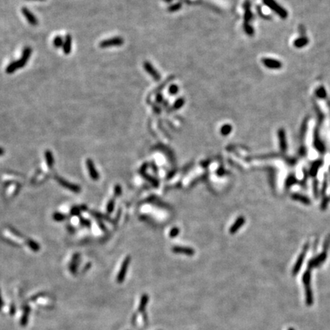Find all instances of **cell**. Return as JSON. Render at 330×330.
Listing matches in <instances>:
<instances>
[{"label":"cell","mask_w":330,"mask_h":330,"mask_svg":"<svg viewBox=\"0 0 330 330\" xmlns=\"http://www.w3.org/2000/svg\"><path fill=\"white\" fill-rule=\"evenodd\" d=\"M31 52H32V50L29 47H26V48H24L21 58L19 60H17V61H14V62H11L6 67L5 71H6L7 74H11L15 72V71H16L17 70H18V69L22 68L27 64V62H28V59L31 57Z\"/></svg>","instance_id":"cell-1"},{"label":"cell","mask_w":330,"mask_h":330,"mask_svg":"<svg viewBox=\"0 0 330 330\" xmlns=\"http://www.w3.org/2000/svg\"><path fill=\"white\" fill-rule=\"evenodd\" d=\"M263 2L267 6L269 7L274 12H276L283 19H285L288 16V13L287 11H286V9L283 8V7H281L278 2H275L274 0H263Z\"/></svg>","instance_id":"cell-2"},{"label":"cell","mask_w":330,"mask_h":330,"mask_svg":"<svg viewBox=\"0 0 330 330\" xmlns=\"http://www.w3.org/2000/svg\"><path fill=\"white\" fill-rule=\"evenodd\" d=\"M130 262H131V257L127 256L125 258V260L123 261L122 264L121 268H120L119 271V274H118V276H117L118 283L121 284V283H122L123 281L125 280L126 273H127L128 268H129V265H130Z\"/></svg>","instance_id":"cell-3"},{"label":"cell","mask_w":330,"mask_h":330,"mask_svg":"<svg viewBox=\"0 0 330 330\" xmlns=\"http://www.w3.org/2000/svg\"><path fill=\"white\" fill-rule=\"evenodd\" d=\"M124 43V40L120 37H115L113 38H109L106 40H103L100 43V47L101 48H109L113 46H121Z\"/></svg>","instance_id":"cell-4"},{"label":"cell","mask_w":330,"mask_h":330,"mask_svg":"<svg viewBox=\"0 0 330 330\" xmlns=\"http://www.w3.org/2000/svg\"><path fill=\"white\" fill-rule=\"evenodd\" d=\"M54 177H55L56 180H57V181L59 183V184L61 185L63 187L66 188V189H68V190H70V191L74 192V193H80V192L81 191L80 186H79L78 185H76V184H74V183H70V182L67 181L66 180L63 179L62 177H61V176H57V175H56Z\"/></svg>","instance_id":"cell-5"},{"label":"cell","mask_w":330,"mask_h":330,"mask_svg":"<svg viewBox=\"0 0 330 330\" xmlns=\"http://www.w3.org/2000/svg\"><path fill=\"white\" fill-rule=\"evenodd\" d=\"M262 63L266 67L273 70H279L282 67V63L278 60L273 58H264L262 59Z\"/></svg>","instance_id":"cell-6"},{"label":"cell","mask_w":330,"mask_h":330,"mask_svg":"<svg viewBox=\"0 0 330 330\" xmlns=\"http://www.w3.org/2000/svg\"><path fill=\"white\" fill-rule=\"evenodd\" d=\"M87 166L92 180H95V181L96 180H98L100 179V174H99L98 171L96 169L94 163H93V161L90 158L87 160Z\"/></svg>","instance_id":"cell-7"},{"label":"cell","mask_w":330,"mask_h":330,"mask_svg":"<svg viewBox=\"0 0 330 330\" xmlns=\"http://www.w3.org/2000/svg\"><path fill=\"white\" fill-rule=\"evenodd\" d=\"M21 12H22L23 15L25 17V18L27 19V21L31 24L33 26H36L38 24V21L36 18V17L33 15V13L31 12L30 10H28L27 8H21Z\"/></svg>","instance_id":"cell-8"},{"label":"cell","mask_w":330,"mask_h":330,"mask_svg":"<svg viewBox=\"0 0 330 330\" xmlns=\"http://www.w3.org/2000/svg\"><path fill=\"white\" fill-rule=\"evenodd\" d=\"M144 70L147 71L148 73L149 74H150L151 76L155 80H160V75H159V74L157 73V70H155V69L154 68V67H152L151 64H150L149 62H144Z\"/></svg>","instance_id":"cell-9"},{"label":"cell","mask_w":330,"mask_h":330,"mask_svg":"<svg viewBox=\"0 0 330 330\" xmlns=\"http://www.w3.org/2000/svg\"><path fill=\"white\" fill-rule=\"evenodd\" d=\"M245 219L243 217V216H240V217H239L237 219H236V221L234 222V224L232 226V227L230 228V229H229V232H230L231 234H235V232H237V231L239 230L241 227H242V226L244 223H245Z\"/></svg>","instance_id":"cell-10"},{"label":"cell","mask_w":330,"mask_h":330,"mask_svg":"<svg viewBox=\"0 0 330 330\" xmlns=\"http://www.w3.org/2000/svg\"><path fill=\"white\" fill-rule=\"evenodd\" d=\"M278 138H279L281 150H282L283 151H285L287 149L286 135H285V131L283 129H279V131H278Z\"/></svg>","instance_id":"cell-11"},{"label":"cell","mask_w":330,"mask_h":330,"mask_svg":"<svg viewBox=\"0 0 330 330\" xmlns=\"http://www.w3.org/2000/svg\"><path fill=\"white\" fill-rule=\"evenodd\" d=\"M71 47H72V38L70 36V34H67L64 41V44H63V51H64V54H70L71 51Z\"/></svg>","instance_id":"cell-12"},{"label":"cell","mask_w":330,"mask_h":330,"mask_svg":"<svg viewBox=\"0 0 330 330\" xmlns=\"http://www.w3.org/2000/svg\"><path fill=\"white\" fill-rule=\"evenodd\" d=\"M307 248H308V245H306V247L305 246V249H303V253L301 254V255L299 256V258H298L297 261L296 265H295V266H294V271H293V274H296L299 271L300 267L302 266L303 262V259H304V256H305L306 252V250H307Z\"/></svg>","instance_id":"cell-13"},{"label":"cell","mask_w":330,"mask_h":330,"mask_svg":"<svg viewBox=\"0 0 330 330\" xmlns=\"http://www.w3.org/2000/svg\"><path fill=\"white\" fill-rule=\"evenodd\" d=\"M79 258H80V255L79 254H75L73 256L72 261H71L70 265V271L72 274H75L77 272V266H78L79 262Z\"/></svg>","instance_id":"cell-14"},{"label":"cell","mask_w":330,"mask_h":330,"mask_svg":"<svg viewBox=\"0 0 330 330\" xmlns=\"http://www.w3.org/2000/svg\"><path fill=\"white\" fill-rule=\"evenodd\" d=\"M173 252L188 255H193L194 254V251L193 249H189V248H183V247H174L173 249Z\"/></svg>","instance_id":"cell-15"},{"label":"cell","mask_w":330,"mask_h":330,"mask_svg":"<svg viewBox=\"0 0 330 330\" xmlns=\"http://www.w3.org/2000/svg\"><path fill=\"white\" fill-rule=\"evenodd\" d=\"M325 257H326V255H325V253L321 254V255H319V257H317V258H314V259H313V260L311 261L310 262H309V268H313V267H315V266H317V265H319V264L322 263V262H323L324 260H325Z\"/></svg>","instance_id":"cell-16"},{"label":"cell","mask_w":330,"mask_h":330,"mask_svg":"<svg viewBox=\"0 0 330 330\" xmlns=\"http://www.w3.org/2000/svg\"><path fill=\"white\" fill-rule=\"evenodd\" d=\"M44 155H45L46 163H47L48 167H49V168H52L54 163V157H53L52 152H51L50 150H47L45 151Z\"/></svg>","instance_id":"cell-17"},{"label":"cell","mask_w":330,"mask_h":330,"mask_svg":"<svg viewBox=\"0 0 330 330\" xmlns=\"http://www.w3.org/2000/svg\"><path fill=\"white\" fill-rule=\"evenodd\" d=\"M314 145L316 148L317 150H319L320 152H323L325 151V148H324L323 144L322 143L320 140H319V138L318 134H317L316 131L315 132V135H314Z\"/></svg>","instance_id":"cell-18"},{"label":"cell","mask_w":330,"mask_h":330,"mask_svg":"<svg viewBox=\"0 0 330 330\" xmlns=\"http://www.w3.org/2000/svg\"><path fill=\"white\" fill-rule=\"evenodd\" d=\"M26 242H27V245L29 247L30 249H31L33 252H37L40 250V245L38 242H34V240H32V239H27Z\"/></svg>","instance_id":"cell-19"},{"label":"cell","mask_w":330,"mask_h":330,"mask_svg":"<svg viewBox=\"0 0 330 330\" xmlns=\"http://www.w3.org/2000/svg\"><path fill=\"white\" fill-rule=\"evenodd\" d=\"M245 19L246 21L245 23H248V21L251 19V17H252V11H251V7H250V2L249 1H247L245 4Z\"/></svg>","instance_id":"cell-20"},{"label":"cell","mask_w":330,"mask_h":330,"mask_svg":"<svg viewBox=\"0 0 330 330\" xmlns=\"http://www.w3.org/2000/svg\"><path fill=\"white\" fill-rule=\"evenodd\" d=\"M148 299H149L148 296L147 294H144V295L141 297V302H140V304H139V307H138L139 311L142 312V311L144 310L146 306H147L148 304Z\"/></svg>","instance_id":"cell-21"},{"label":"cell","mask_w":330,"mask_h":330,"mask_svg":"<svg viewBox=\"0 0 330 330\" xmlns=\"http://www.w3.org/2000/svg\"><path fill=\"white\" fill-rule=\"evenodd\" d=\"M87 206H74L70 210V214L71 216H80L81 211L87 210Z\"/></svg>","instance_id":"cell-22"},{"label":"cell","mask_w":330,"mask_h":330,"mask_svg":"<svg viewBox=\"0 0 330 330\" xmlns=\"http://www.w3.org/2000/svg\"><path fill=\"white\" fill-rule=\"evenodd\" d=\"M29 313H30V308L28 307V306H26V307L25 308V310H24V314H23L22 317H21V325H22V326H25V325H26L27 322H28V316H29Z\"/></svg>","instance_id":"cell-23"},{"label":"cell","mask_w":330,"mask_h":330,"mask_svg":"<svg viewBox=\"0 0 330 330\" xmlns=\"http://www.w3.org/2000/svg\"><path fill=\"white\" fill-rule=\"evenodd\" d=\"M292 198H293V199H296V200H298V201L301 202V203H304V204L309 205V203H310L309 199H308L307 197H306V196H303V195L294 194V195H293Z\"/></svg>","instance_id":"cell-24"},{"label":"cell","mask_w":330,"mask_h":330,"mask_svg":"<svg viewBox=\"0 0 330 330\" xmlns=\"http://www.w3.org/2000/svg\"><path fill=\"white\" fill-rule=\"evenodd\" d=\"M308 44V39L306 38H300L294 41V46L297 48H303Z\"/></svg>","instance_id":"cell-25"},{"label":"cell","mask_w":330,"mask_h":330,"mask_svg":"<svg viewBox=\"0 0 330 330\" xmlns=\"http://www.w3.org/2000/svg\"><path fill=\"white\" fill-rule=\"evenodd\" d=\"M52 217H53V219H54V221H56V222H63V221H64L66 219L65 215L63 214V213H59V212L54 213Z\"/></svg>","instance_id":"cell-26"},{"label":"cell","mask_w":330,"mask_h":330,"mask_svg":"<svg viewBox=\"0 0 330 330\" xmlns=\"http://www.w3.org/2000/svg\"><path fill=\"white\" fill-rule=\"evenodd\" d=\"M64 39L62 38L61 36H56L55 38L53 40V44L55 48H61V46H63L64 44Z\"/></svg>","instance_id":"cell-27"},{"label":"cell","mask_w":330,"mask_h":330,"mask_svg":"<svg viewBox=\"0 0 330 330\" xmlns=\"http://www.w3.org/2000/svg\"><path fill=\"white\" fill-rule=\"evenodd\" d=\"M232 132V126L230 125H225L221 129V133L222 135H228Z\"/></svg>","instance_id":"cell-28"},{"label":"cell","mask_w":330,"mask_h":330,"mask_svg":"<svg viewBox=\"0 0 330 330\" xmlns=\"http://www.w3.org/2000/svg\"><path fill=\"white\" fill-rule=\"evenodd\" d=\"M114 206H115L114 199H110L109 201L108 204H107V207H106V211H107V213H108L109 214V213H111L112 212H113V209H114Z\"/></svg>","instance_id":"cell-29"},{"label":"cell","mask_w":330,"mask_h":330,"mask_svg":"<svg viewBox=\"0 0 330 330\" xmlns=\"http://www.w3.org/2000/svg\"><path fill=\"white\" fill-rule=\"evenodd\" d=\"M306 287V299H307V303L311 304L313 303V296H312V292H311L310 289L309 287V285H307Z\"/></svg>","instance_id":"cell-30"},{"label":"cell","mask_w":330,"mask_h":330,"mask_svg":"<svg viewBox=\"0 0 330 330\" xmlns=\"http://www.w3.org/2000/svg\"><path fill=\"white\" fill-rule=\"evenodd\" d=\"M316 95L321 99L325 98V96H326V93H325V90L323 87H320L318 90H316Z\"/></svg>","instance_id":"cell-31"},{"label":"cell","mask_w":330,"mask_h":330,"mask_svg":"<svg viewBox=\"0 0 330 330\" xmlns=\"http://www.w3.org/2000/svg\"><path fill=\"white\" fill-rule=\"evenodd\" d=\"M303 283L305 284L306 286L309 284V281H310V274L309 271H306L303 275Z\"/></svg>","instance_id":"cell-32"},{"label":"cell","mask_w":330,"mask_h":330,"mask_svg":"<svg viewBox=\"0 0 330 330\" xmlns=\"http://www.w3.org/2000/svg\"><path fill=\"white\" fill-rule=\"evenodd\" d=\"M244 28H245V31H246V33L248 34H252L254 33V30L253 28H252V27L251 26V25H249L248 23H245V25H244Z\"/></svg>","instance_id":"cell-33"},{"label":"cell","mask_w":330,"mask_h":330,"mask_svg":"<svg viewBox=\"0 0 330 330\" xmlns=\"http://www.w3.org/2000/svg\"><path fill=\"white\" fill-rule=\"evenodd\" d=\"M122 193V188L120 185H116L114 188L115 196H119Z\"/></svg>","instance_id":"cell-34"},{"label":"cell","mask_w":330,"mask_h":330,"mask_svg":"<svg viewBox=\"0 0 330 330\" xmlns=\"http://www.w3.org/2000/svg\"><path fill=\"white\" fill-rule=\"evenodd\" d=\"M178 92V87L176 85H171L170 86V89H169V93L172 95H174L176 93H177Z\"/></svg>","instance_id":"cell-35"},{"label":"cell","mask_w":330,"mask_h":330,"mask_svg":"<svg viewBox=\"0 0 330 330\" xmlns=\"http://www.w3.org/2000/svg\"><path fill=\"white\" fill-rule=\"evenodd\" d=\"M80 222L82 226H87V227H90V222L88 220V219H84V218H80Z\"/></svg>","instance_id":"cell-36"},{"label":"cell","mask_w":330,"mask_h":330,"mask_svg":"<svg viewBox=\"0 0 330 330\" xmlns=\"http://www.w3.org/2000/svg\"><path fill=\"white\" fill-rule=\"evenodd\" d=\"M183 103H184V100H183V99H180V100H178L176 102V103H175L174 108L175 109L180 108V107H181L183 105Z\"/></svg>","instance_id":"cell-37"},{"label":"cell","mask_w":330,"mask_h":330,"mask_svg":"<svg viewBox=\"0 0 330 330\" xmlns=\"http://www.w3.org/2000/svg\"><path fill=\"white\" fill-rule=\"evenodd\" d=\"M180 8V4H176V5H173V6L170 7V8H169V10L171 11H176V10H178L179 8Z\"/></svg>","instance_id":"cell-38"},{"label":"cell","mask_w":330,"mask_h":330,"mask_svg":"<svg viewBox=\"0 0 330 330\" xmlns=\"http://www.w3.org/2000/svg\"><path fill=\"white\" fill-rule=\"evenodd\" d=\"M178 232H179V229H176V228H174V229L170 232V236H172V237L176 236V235H178Z\"/></svg>","instance_id":"cell-39"},{"label":"cell","mask_w":330,"mask_h":330,"mask_svg":"<svg viewBox=\"0 0 330 330\" xmlns=\"http://www.w3.org/2000/svg\"><path fill=\"white\" fill-rule=\"evenodd\" d=\"M98 222H99V225H100V228H101L103 230H106V227H105L104 224L103 223V222H102L101 220H98Z\"/></svg>","instance_id":"cell-40"},{"label":"cell","mask_w":330,"mask_h":330,"mask_svg":"<svg viewBox=\"0 0 330 330\" xmlns=\"http://www.w3.org/2000/svg\"><path fill=\"white\" fill-rule=\"evenodd\" d=\"M2 306H3V301H2V296H1V292H0V309H2Z\"/></svg>","instance_id":"cell-41"},{"label":"cell","mask_w":330,"mask_h":330,"mask_svg":"<svg viewBox=\"0 0 330 330\" xmlns=\"http://www.w3.org/2000/svg\"><path fill=\"white\" fill-rule=\"evenodd\" d=\"M4 154H5V151H4V149L2 148H0V156L4 155Z\"/></svg>","instance_id":"cell-42"},{"label":"cell","mask_w":330,"mask_h":330,"mask_svg":"<svg viewBox=\"0 0 330 330\" xmlns=\"http://www.w3.org/2000/svg\"><path fill=\"white\" fill-rule=\"evenodd\" d=\"M293 181H294V177H290V178H289V180H287V183H289V185H290L293 183Z\"/></svg>","instance_id":"cell-43"},{"label":"cell","mask_w":330,"mask_h":330,"mask_svg":"<svg viewBox=\"0 0 330 330\" xmlns=\"http://www.w3.org/2000/svg\"><path fill=\"white\" fill-rule=\"evenodd\" d=\"M39 1H44V0H39Z\"/></svg>","instance_id":"cell-44"}]
</instances>
